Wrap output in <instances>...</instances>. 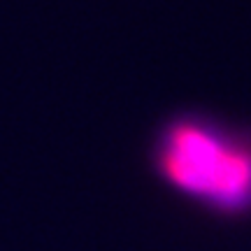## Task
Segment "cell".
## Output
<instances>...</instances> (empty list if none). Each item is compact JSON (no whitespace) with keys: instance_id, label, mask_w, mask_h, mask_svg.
Returning <instances> with one entry per match:
<instances>
[{"instance_id":"1","label":"cell","mask_w":251,"mask_h":251,"mask_svg":"<svg viewBox=\"0 0 251 251\" xmlns=\"http://www.w3.org/2000/svg\"><path fill=\"white\" fill-rule=\"evenodd\" d=\"M163 175L191 196L219 209L251 205V140L202 121H177L158 149Z\"/></svg>"}]
</instances>
